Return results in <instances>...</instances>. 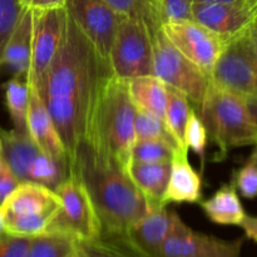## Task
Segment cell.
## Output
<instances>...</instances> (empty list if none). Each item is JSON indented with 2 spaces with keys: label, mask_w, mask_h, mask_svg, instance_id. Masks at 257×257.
<instances>
[{
  "label": "cell",
  "mask_w": 257,
  "mask_h": 257,
  "mask_svg": "<svg viewBox=\"0 0 257 257\" xmlns=\"http://www.w3.org/2000/svg\"><path fill=\"white\" fill-rule=\"evenodd\" d=\"M112 75L109 62L68 15L63 42L38 92L62 140L69 167L78 147L87 141L95 103Z\"/></svg>",
  "instance_id": "cell-1"
},
{
  "label": "cell",
  "mask_w": 257,
  "mask_h": 257,
  "mask_svg": "<svg viewBox=\"0 0 257 257\" xmlns=\"http://www.w3.org/2000/svg\"><path fill=\"white\" fill-rule=\"evenodd\" d=\"M69 170L87 187L99 217L100 231L128 233L152 208L125 171L98 155L87 142L78 147Z\"/></svg>",
  "instance_id": "cell-2"
},
{
  "label": "cell",
  "mask_w": 257,
  "mask_h": 257,
  "mask_svg": "<svg viewBox=\"0 0 257 257\" xmlns=\"http://www.w3.org/2000/svg\"><path fill=\"white\" fill-rule=\"evenodd\" d=\"M135 117L136 105L128 94L127 82L112 75L95 103L85 142L124 170L136 142Z\"/></svg>",
  "instance_id": "cell-3"
},
{
  "label": "cell",
  "mask_w": 257,
  "mask_h": 257,
  "mask_svg": "<svg viewBox=\"0 0 257 257\" xmlns=\"http://www.w3.org/2000/svg\"><path fill=\"white\" fill-rule=\"evenodd\" d=\"M198 115L220 151L216 161L225 160L233 148L257 143V123L242 95L211 84Z\"/></svg>",
  "instance_id": "cell-4"
},
{
  "label": "cell",
  "mask_w": 257,
  "mask_h": 257,
  "mask_svg": "<svg viewBox=\"0 0 257 257\" xmlns=\"http://www.w3.org/2000/svg\"><path fill=\"white\" fill-rule=\"evenodd\" d=\"M62 208L55 191L34 182H19L0 205L4 231L22 237H35L48 231Z\"/></svg>",
  "instance_id": "cell-5"
},
{
  "label": "cell",
  "mask_w": 257,
  "mask_h": 257,
  "mask_svg": "<svg viewBox=\"0 0 257 257\" xmlns=\"http://www.w3.org/2000/svg\"><path fill=\"white\" fill-rule=\"evenodd\" d=\"M153 75L167 87L183 93L197 110L211 85L205 73L181 54L162 29L152 35Z\"/></svg>",
  "instance_id": "cell-6"
},
{
  "label": "cell",
  "mask_w": 257,
  "mask_h": 257,
  "mask_svg": "<svg viewBox=\"0 0 257 257\" xmlns=\"http://www.w3.org/2000/svg\"><path fill=\"white\" fill-rule=\"evenodd\" d=\"M62 208L50 222L47 232H59L78 242L92 240L100 233L99 217L83 181L70 171L69 176L55 188Z\"/></svg>",
  "instance_id": "cell-7"
},
{
  "label": "cell",
  "mask_w": 257,
  "mask_h": 257,
  "mask_svg": "<svg viewBox=\"0 0 257 257\" xmlns=\"http://www.w3.org/2000/svg\"><path fill=\"white\" fill-rule=\"evenodd\" d=\"M110 70L120 80L153 75L152 38L142 22L123 18L110 47Z\"/></svg>",
  "instance_id": "cell-8"
},
{
  "label": "cell",
  "mask_w": 257,
  "mask_h": 257,
  "mask_svg": "<svg viewBox=\"0 0 257 257\" xmlns=\"http://www.w3.org/2000/svg\"><path fill=\"white\" fill-rule=\"evenodd\" d=\"M250 30L226 44L210 78L215 87L242 97L257 95V60Z\"/></svg>",
  "instance_id": "cell-9"
},
{
  "label": "cell",
  "mask_w": 257,
  "mask_h": 257,
  "mask_svg": "<svg viewBox=\"0 0 257 257\" xmlns=\"http://www.w3.org/2000/svg\"><path fill=\"white\" fill-rule=\"evenodd\" d=\"M32 60L25 80L40 90L64 38L68 13L65 8H57L32 10Z\"/></svg>",
  "instance_id": "cell-10"
},
{
  "label": "cell",
  "mask_w": 257,
  "mask_h": 257,
  "mask_svg": "<svg viewBox=\"0 0 257 257\" xmlns=\"http://www.w3.org/2000/svg\"><path fill=\"white\" fill-rule=\"evenodd\" d=\"M162 30L181 54L211 78L216 60L228 40L195 20L165 23Z\"/></svg>",
  "instance_id": "cell-11"
},
{
  "label": "cell",
  "mask_w": 257,
  "mask_h": 257,
  "mask_svg": "<svg viewBox=\"0 0 257 257\" xmlns=\"http://www.w3.org/2000/svg\"><path fill=\"white\" fill-rule=\"evenodd\" d=\"M243 242L245 237L228 241L196 232L172 211L170 231L160 257H241Z\"/></svg>",
  "instance_id": "cell-12"
},
{
  "label": "cell",
  "mask_w": 257,
  "mask_h": 257,
  "mask_svg": "<svg viewBox=\"0 0 257 257\" xmlns=\"http://www.w3.org/2000/svg\"><path fill=\"white\" fill-rule=\"evenodd\" d=\"M65 9L98 53L108 60L117 28L124 17L104 0H68Z\"/></svg>",
  "instance_id": "cell-13"
},
{
  "label": "cell",
  "mask_w": 257,
  "mask_h": 257,
  "mask_svg": "<svg viewBox=\"0 0 257 257\" xmlns=\"http://www.w3.org/2000/svg\"><path fill=\"white\" fill-rule=\"evenodd\" d=\"M192 20L230 42L248 32L257 20V0L231 3H192Z\"/></svg>",
  "instance_id": "cell-14"
},
{
  "label": "cell",
  "mask_w": 257,
  "mask_h": 257,
  "mask_svg": "<svg viewBox=\"0 0 257 257\" xmlns=\"http://www.w3.org/2000/svg\"><path fill=\"white\" fill-rule=\"evenodd\" d=\"M27 83L29 85L27 125L30 138L43 152L54 160L69 166L64 146L55 130V125L48 112L44 99L33 83Z\"/></svg>",
  "instance_id": "cell-15"
},
{
  "label": "cell",
  "mask_w": 257,
  "mask_h": 257,
  "mask_svg": "<svg viewBox=\"0 0 257 257\" xmlns=\"http://www.w3.org/2000/svg\"><path fill=\"white\" fill-rule=\"evenodd\" d=\"M202 198V178L188 161V150H177L171 161V176L163 203H198Z\"/></svg>",
  "instance_id": "cell-16"
},
{
  "label": "cell",
  "mask_w": 257,
  "mask_h": 257,
  "mask_svg": "<svg viewBox=\"0 0 257 257\" xmlns=\"http://www.w3.org/2000/svg\"><path fill=\"white\" fill-rule=\"evenodd\" d=\"M124 171L151 206L165 205L163 196L170 181L171 162H138L130 160Z\"/></svg>",
  "instance_id": "cell-17"
},
{
  "label": "cell",
  "mask_w": 257,
  "mask_h": 257,
  "mask_svg": "<svg viewBox=\"0 0 257 257\" xmlns=\"http://www.w3.org/2000/svg\"><path fill=\"white\" fill-rule=\"evenodd\" d=\"M0 156L13 171L19 182H28V175L43 152L30 138L29 135L19 133L17 131L0 130Z\"/></svg>",
  "instance_id": "cell-18"
},
{
  "label": "cell",
  "mask_w": 257,
  "mask_h": 257,
  "mask_svg": "<svg viewBox=\"0 0 257 257\" xmlns=\"http://www.w3.org/2000/svg\"><path fill=\"white\" fill-rule=\"evenodd\" d=\"M33 14L30 9H23L19 20L8 42L4 53V62L15 74V78H27L32 60Z\"/></svg>",
  "instance_id": "cell-19"
},
{
  "label": "cell",
  "mask_w": 257,
  "mask_h": 257,
  "mask_svg": "<svg viewBox=\"0 0 257 257\" xmlns=\"http://www.w3.org/2000/svg\"><path fill=\"white\" fill-rule=\"evenodd\" d=\"M171 212L166 205L152 206L150 212L130 230L133 240L152 257H160L161 248L168 235Z\"/></svg>",
  "instance_id": "cell-20"
},
{
  "label": "cell",
  "mask_w": 257,
  "mask_h": 257,
  "mask_svg": "<svg viewBox=\"0 0 257 257\" xmlns=\"http://www.w3.org/2000/svg\"><path fill=\"white\" fill-rule=\"evenodd\" d=\"M200 203L208 220L217 225L240 226L247 215L232 182L222 185L210 198Z\"/></svg>",
  "instance_id": "cell-21"
},
{
  "label": "cell",
  "mask_w": 257,
  "mask_h": 257,
  "mask_svg": "<svg viewBox=\"0 0 257 257\" xmlns=\"http://www.w3.org/2000/svg\"><path fill=\"white\" fill-rule=\"evenodd\" d=\"M127 90L136 108L147 110L165 120L167 85L155 75H145L127 82Z\"/></svg>",
  "instance_id": "cell-22"
},
{
  "label": "cell",
  "mask_w": 257,
  "mask_h": 257,
  "mask_svg": "<svg viewBox=\"0 0 257 257\" xmlns=\"http://www.w3.org/2000/svg\"><path fill=\"white\" fill-rule=\"evenodd\" d=\"M87 257H152L130 233L100 231L97 237L79 242Z\"/></svg>",
  "instance_id": "cell-23"
},
{
  "label": "cell",
  "mask_w": 257,
  "mask_h": 257,
  "mask_svg": "<svg viewBox=\"0 0 257 257\" xmlns=\"http://www.w3.org/2000/svg\"><path fill=\"white\" fill-rule=\"evenodd\" d=\"M192 107L187 97L177 89L167 87V104H166L165 122L168 131L182 150H188L185 143V132Z\"/></svg>",
  "instance_id": "cell-24"
},
{
  "label": "cell",
  "mask_w": 257,
  "mask_h": 257,
  "mask_svg": "<svg viewBox=\"0 0 257 257\" xmlns=\"http://www.w3.org/2000/svg\"><path fill=\"white\" fill-rule=\"evenodd\" d=\"M78 242L75 238L59 232H45L32 238L25 257H74Z\"/></svg>",
  "instance_id": "cell-25"
},
{
  "label": "cell",
  "mask_w": 257,
  "mask_h": 257,
  "mask_svg": "<svg viewBox=\"0 0 257 257\" xmlns=\"http://www.w3.org/2000/svg\"><path fill=\"white\" fill-rule=\"evenodd\" d=\"M104 2L124 18L142 22L147 27L151 37L157 30L162 29L163 23L155 0H104Z\"/></svg>",
  "instance_id": "cell-26"
},
{
  "label": "cell",
  "mask_w": 257,
  "mask_h": 257,
  "mask_svg": "<svg viewBox=\"0 0 257 257\" xmlns=\"http://www.w3.org/2000/svg\"><path fill=\"white\" fill-rule=\"evenodd\" d=\"M5 102L10 118L14 124V131L24 135L28 133L27 115L28 103H29V85L27 80H20V78H13L4 85Z\"/></svg>",
  "instance_id": "cell-27"
},
{
  "label": "cell",
  "mask_w": 257,
  "mask_h": 257,
  "mask_svg": "<svg viewBox=\"0 0 257 257\" xmlns=\"http://www.w3.org/2000/svg\"><path fill=\"white\" fill-rule=\"evenodd\" d=\"M135 136L136 141H163V142L173 146L177 150H182L170 133L165 120L161 119L160 117L155 115L153 113H150L143 109H138V108H136Z\"/></svg>",
  "instance_id": "cell-28"
},
{
  "label": "cell",
  "mask_w": 257,
  "mask_h": 257,
  "mask_svg": "<svg viewBox=\"0 0 257 257\" xmlns=\"http://www.w3.org/2000/svg\"><path fill=\"white\" fill-rule=\"evenodd\" d=\"M177 148L163 141H136L131 150V160L138 162H171Z\"/></svg>",
  "instance_id": "cell-29"
},
{
  "label": "cell",
  "mask_w": 257,
  "mask_h": 257,
  "mask_svg": "<svg viewBox=\"0 0 257 257\" xmlns=\"http://www.w3.org/2000/svg\"><path fill=\"white\" fill-rule=\"evenodd\" d=\"M23 9L24 8L18 3V0H0V67L4 62L5 48Z\"/></svg>",
  "instance_id": "cell-30"
},
{
  "label": "cell",
  "mask_w": 257,
  "mask_h": 257,
  "mask_svg": "<svg viewBox=\"0 0 257 257\" xmlns=\"http://www.w3.org/2000/svg\"><path fill=\"white\" fill-rule=\"evenodd\" d=\"M186 147L191 148L195 153H197L201 160H205V148L207 143V130L203 124L202 119L198 115L197 110L191 109L188 117L187 125L185 132Z\"/></svg>",
  "instance_id": "cell-31"
},
{
  "label": "cell",
  "mask_w": 257,
  "mask_h": 257,
  "mask_svg": "<svg viewBox=\"0 0 257 257\" xmlns=\"http://www.w3.org/2000/svg\"><path fill=\"white\" fill-rule=\"evenodd\" d=\"M231 182L242 197L247 200L257 198V165L247 160V162L235 171Z\"/></svg>",
  "instance_id": "cell-32"
},
{
  "label": "cell",
  "mask_w": 257,
  "mask_h": 257,
  "mask_svg": "<svg viewBox=\"0 0 257 257\" xmlns=\"http://www.w3.org/2000/svg\"><path fill=\"white\" fill-rule=\"evenodd\" d=\"M162 23L192 20L190 0H155Z\"/></svg>",
  "instance_id": "cell-33"
},
{
  "label": "cell",
  "mask_w": 257,
  "mask_h": 257,
  "mask_svg": "<svg viewBox=\"0 0 257 257\" xmlns=\"http://www.w3.org/2000/svg\"><path fill=\"white\" fill-rule=\"evenodd\" d=\"M33 237H22L10 233L0 235V257H25Z\"/></svg>",
  "instance_id": "cell-34"
},
{
  "label": "cell",
  "mask_w": 257,
  "mask_h": 257,
  "mask_svg": "<svg viewBox=\"0 0 257 257\" xmlns=\"http://www.w3.org/2000/svg\"><path fill=\"white\" fill-rule=\"evenodd\" d=\"M18 183H19L18 178L15 177V175L10 170L4 158L0 156V205L4 202V200L10 195V192L17 187Z\"/></svg>",
  "instance_id": "cell-35"
},
{
  "label": "cell",
  "mask_w": 257,
  "mask_h": 257,
  "mask_svg": "<svg viewBox=\"0 0 257 257\" xmlns=\"http://www.w3.org/2000/svg\"><path fill=\"white\" fill-rule=\"evenodd\" d=\"M67 2L68 0H18V3H19L23 8L30 10L65 8Z\"/></svg>",
  "instance_id": "cell-36"
},
{
  "label": "cell",
  "mask_w": 257,
  "mask_h": 257,
  "mask_svg": "<svg viewBox=\"0 0 257 257\" xmlns=\"http://www.w3.org/2000/svg\"><path fill=\"white\" fill-rule=\"evenodd\" d=\"M240 227L245 232V237L257 242V216H248L243 218Z\"/></svg>",
  "instance_id": "cell-37"
},
{
  "label": "cell",
  "mask_w": 257,
  "mask_h": 257,
  "mask_svg": "<svg viewBox=\"0 0 257 257\" xmlns=\"http://www.w3.org/2000/svg\"><path fill=\"white\" fill-rule=\"evenodd\" d=\"M246 103H247V107L250 109L251 114L255 118L257 123V95H250V97H245Z\"/></svg>",
  "instance_id": "cell-38"
},
{
  "label": "cell",
  "mask_w": 257,
  "mask_h": 257,
  "mask_svg": "<svg viewBox=\"0 0 257 257\" xmlns=\"http://www.w3.org/2000/svg\"><path fill=\"white\" fill-rule=\"evenodd\" d=\"M250 38H251V43H252L253 52H255L256 60H257V25H253V27L251 28Z\"/></svg>",
  "instance_id": "cell-39"
},
{
  "label": "cell",
  "mask_w": 257,
  "mask_h": 257,
  "mask_svg": "<svg viewBox=\"0 0 257 257\" xmlns=\"http://www.w3.org/2000/svg\"><path fill=\"white\" fill-rule=\"evenodd\" d=\"M191 4L192 3H202V4H208V3H231L236 2V0H190Z\"/></svg>",
  "instance_id": "cell-40"
},
{
  "label": "cell",
  "mask_w": 257,
  "mask_h": 257,
  "mask_svg": "<svg viewBox=\"0 0 257 257\" xmlns=\"http://www.w3.org/2000/svg\"><path fill=\"white\" fill-rule=\"evenodd\" d=\"M248 161H251V162L256 163V165H257V143L255 145V150L252 151L251 156H250V157H248Z\"/></svg>",
  "instance_id": "cell-41"
},
{
  "label": "cell",
  "mask_w": 257,
  "mask_h": 257,
  "mask_svg": "<svg viewBox=\"0 0 257 257\" xmlns=\"http://www.w3.org/2000/svg\"><path fill=\"white\" fill-rule=\"evenodd\" d=\"M74 257H87V255H85L84 250L82 248V246H78V250H77V253H75Z\"/></svg>",
  "instance_id": "cell-42"
},
{
  "label": "cell",
  "mask_w": 257,
  "mask_h": 257,
  "mask_svg": "<svg viewBox=\"0 0 257 257\" xmlns=\"http://www.w3.org/2000/svg\"><path fill=\"white\" fill-rule=\"evenodd\" d=\"M4 225H3V218H2V213H0V235L2 233H4Z\"/></svg>",
  "instance_id": "cell-43"
},
{
  "label": "cell",
  "mask_w": 257,
  "mask_h": 257,
  "mask_svg": "<svg viewBox=\"0 0 257 257\" xmlns=\"http://www.w3.org/2000/svg\"><path fill=\"white\" fill-rule=\"evenodd\" d=\"M0 150H2V143H0Z\"/></svg>",
  "instance_id": "cell-44"
},
{
  "label": "cell",
  "mask_w": 257,
  "mask_h": 257,
  "mask_svg": "<svg viewBox=\"0 0 257 257\" xmlns=\"http://www.w3.org/2000/svg\"><path fill=\"white\" fill-rule=\"evenodd\" d=\"M255 25H257V20H256V23H255Z\"/></svg>",
  "instance_id": "cell-45"
}]
</instances>
